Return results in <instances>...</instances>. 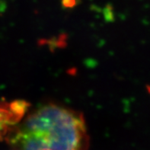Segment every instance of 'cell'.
Masks as SVG:
<instances>
[{
    "mask_svg": "<svg viewBox=\"0 0 150 150\" xmlns=\"http://www.w3.org/2000/svg\"><path fill=\"white\" fill-rule=\"evenodd\" d=\"M6 140L17 150H87L89 136L82 113L48 103L27 114Z\"/></svg>",
    "mask_w": 150,
    "mask_h": 150,
    "instance_id": "cell-1",
    "label": "cell"
},
{
    "mask_svg": "<svg viewBox=\"0 0 150 150\" xmlns=\"http://www.w3.org/2000/svg\"><path fill=\"white\" fill-rule=\"evenodd\" d=\"M30 108L24 100L0 101V140L8 137L11 129L21 121Z\"/></svg>",
    "mask_w": 150,
    "mask_h": 150,
    "instance_id": "cell-2",
    "label": "cell"
},
{
    "mask_svg": "<svg viewBox=\"0 0 150 150\" xmlns=\"http://www.w3.org/2000/svg\"><path fill=\"white\" fill-rule=\"evenodd\" d=\"M63 6L67 8H71L76 4V0H62Z\"/></svg>",
    "mask_w": 150,
    "mask_h": 150,
    "instance_id": "cell-3",
    "label": "cell"
}]
</instances>
